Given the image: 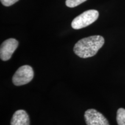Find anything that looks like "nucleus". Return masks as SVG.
<instances>
[{
  "label": "nucleus",
  "instance_id": "nucleus-1",
  "mask_svg": "<svg viewBox=\"0 0 125 125\" xmlns=\"http://www.w3.org/2000/svg\"><path fill=\"white\" fill-rule=\"evenodd\" d=\"M104 38L100 35H93L78 41L74 47V53L83 59L93 57L104 44Z\"/></svg>",
  "mask_w": 125,
  "mask_h": 125
},
{
  "label": "nucleus",
  "instance_id": "nucleus-2",
  "mask_svg": "<svg viewBox=\"0 0 125 125\" xmlns=\"http://www.w3.org/2000/svg\"><path fill=\"white\" fill-rule=\"evenodd\" d=\"M99 16L97 10L91 9L83 12L76 17L71 23V27L74 29L79 30L89 26L96 21Z\"/></svg>",
  "mask_w": 125,
  "mask_h": 125
},
{
  "label": "nucleus",
  "instance_id": "nucleus-3",
  "mask_svg": "<svg viewBox=\"0 0 125 125\" xmlns=\"http://www.w3.org/2000/svg\"><path fill=\"white\" fill-rule=\"evenodd\" d=\"M34 75L33 69L29 65L21 66L16 70L12 77V82L15 86L24 85L32 81Z\"/></svg>",
  "mask_w": 125,
  "mask_h": 125
},
{
  "label": "nucleus",
  "instance_id": "nucleus-4",
  "mask_svg": "<svg viewBox=\"0 0 125 125\" xmlns=\"http://www.w3.org/2000/svg\"><path fill=\"white\" fill-rule=\"evenodd\" d=\"M84 117L87 125H109L107 118L94 109L86 111Z\"/></svg>",
  "mask_w": 125,
  "mask_h": 125
},
{
  "label": "nucleus",
  "instance_id": "nucleus-5",
  "mask_svg": "<svg viewBox=\"0 0 125 125\" xmlns=\"http://www.w3.org/2000/svg\"><path fill=\"white\" fill-rule=\"evenodd\" d=\"M19 42L14 38H9L3 42L0 48V58L2 61H7L11 58L16 50Z\"/></svg>",
  "mask_w": 125,
  "mask_h": 125
},
{
  "label": "nucleus",
  "instance_id": "nucleus-6",
  "mask_svg": "<svg viewBox=\"0 0 125 125\" xmlns=\"http://www.w3.org/2000/svg\"><path fill=\"white\" fill-rule=\"evenodd\" d=\"M10 125H30L29 115L26 111L19 109L13 115Z\"/></svg>",
  "mask_w": 125,
  "mask_h": 125
},
{
  "label": "nucleus",
  "instance_id": "nucleus-7",
  "mask_svg": "<svg viewBox=\"0 0 125 125\" xmlns=\"http://www.w3.org/2000/svg\"><path fill=\"white\" fill-rule=\"evenodd\" d=\"M116 121L118 125H125V109H118L116 114Z\"/></svg>",
  "mask_w": 125,
  "mask_h": 125
},
{
  "label": "nucleus",
  "instance_id": "nucleus-8",
  "mask_svg": "<svg viewBox=\"0 0 125 125\" xmlns=\"http://www.w3.org/2000/svg\"><path fill=\"white\" fill-rule=\"evenodd\" d=\"M87 0H66L65 4L67 7L69 8H74L85 2Z\"/></svg>",
  "mask_w": 125,
  "mask_h": 125
},
{
  "label": "nucleus",
  "instance_id": "nucleus-9",
  "mask_svg": "<svg viewBox=\"0 0 125 125\" xmlns=\"http://www.w3.org/2000/svg\"><path fill=\"white\" fill-rule=\"evenodd\" d=\"M1 4L5 7H10L16 2H18L19 0H0Z\"/></svg>",
  "mask_w": 125,
  "mask_h": 125
}]
</instances>
